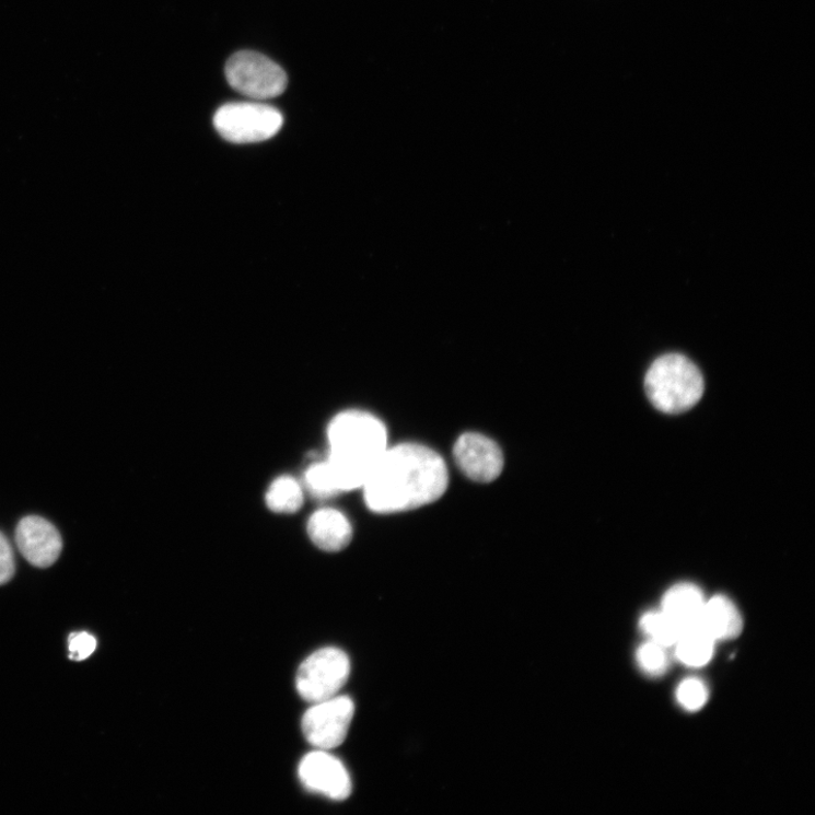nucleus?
Here are the masks:
<instances>
[{"label": "nucleus", "mask_w": 815, "mask_h": 815, "mask_svg": "<svg viewBox=\"0 0 815 815\" xmlns=\"http://www.w3.org/2000/svg\"><path fill=\"white\" fill-rule=\"evenodd\" d=\"M447 484V468L440 454L406 443L384 452L362 488L368 507L387 514L434 503Z\"/></svg>", "instance_id": "1"}, {"label": "nucleus", "mask_w": 815, "mask_h": 815, "mask_svg": "<svg viewBox=\"0 0 815 815\" xmlns=\"http://www.w3.org/2000/svg\"><path fill=\"white\" fill-rule=\"evenodd\" d=\"M299 775L308 791L335 801H345L352 792L351 778L346 767L324 749H316L305 756Z\"/></svg>", "instance_id": "8"}, {"label": "nucleus", "mask_w": 815, "mask_h": 815, "mask_svg": "<svg viewBox=\"0 0 815 815\" xmlns=\"http://www.w3.org/2000/svg\"><path fill=\"white\" fill-rule=\"evenodd\" d=\"M213 125L228 142L248 144L264 142L278 135L283 117L278 109L268 105L236 103L219 108Z\"/></svg>", "instance_id": "4"}, {"label": "nucleus", "mask_w": 815, "mask_h": 815, "mask_svg": "<svg viewBox=\"0 0 815 815\" xmlns=\"http://www.w3.org/2000/svg\"><path fill=\"white\" fill-rule=\"evenodd\" d=\"M15 573V560L12 546L0 533V585L8 583Z\"/></svg>", "instance_id": "21"}, {"label": "nucleus", "mask_w": 815, "mask_h": 815, "mask_svg": "<svg viewBox=\"0 0 815 815\" xmlns=\"http://www.w3.org/2000/svg\"><path fill=\"white\" fill-rule=\"evenodd\" d=\"M645 394L659 410L680 414L695 407L705 391L703 376L688 357L667 353L645 375Z\"/></svg>", "instance_id": "3"}, {"label": "nucleus", "mask_w": 815, "mask_h": 815, "mask_svg": "<svg viewBox=\"0 0 815 815\" xmlns=\"http://www.w3.org/2000/svg\"><path fill=\"white\" fill-rule=\"evenodd\" d=\"M706 598L698 585L689 582L675 584L665 594L662 610L684 632L699 629Z\"/></svg>", "instance_id": "11"}, {"label": "nucleus", "mask_w": 815, "mask_h": 815, "mask_svg": "<svg viewBox=\"0 0 815 815\" xmlns=\"http://www.w3.org/2000/svg\"><path fill=\"white\" fill-rule=\"evenodd\" d=\"M350 661L338 648L314 652L300 667L296 688L307 702L316 703L338 696L350 675Z\"/></svg>", "instance_id": "6"}, {"label": "nucleus", "mask_w": 815, "mask_h": 815, "mask_svg": "<svg viewBox=\"0 0 815 815\" xmlns=\"http://www.w3.org/2000/svg\"><path fill=\"white\" fill-rule=\"evenodd\" d=\"M666 649L651 640L643 643L637 652V660L640 667L645 673L654 676L665 673L670 665Z\"/></svg>", "instance_id": "18"}, {"label": "nucleus", "mask_w": 815, "mask_h": 815, "mask_svg": "<svg viewBox=\"0 0 815 815\" xmlns=\"http://www.w3.org/2000/svg\"><path fill=\"white\" fill-rule=\"evenodd\" d=\"M640 628L651 641L665 648L676 644L682 631L663 612H649L641 617Z\"/></svg>", "instance_id": "16"}, {"label": "nucleus", "mask_w": 815, "mask_h": 815, "mask_svg": "<svg viewBox=\"0 0 815 815\" xmlns=\"http://www.w3.org/2000/svg\"><path fill=\"white\" fill-rule=\"evenodd\" d=\"M331 469L340 493L362 488L387 450L383 422L364 411L338 415L329 428Z\"/></svg>", "instance_id": "2"}, {"label": "nucleus", "mask_w": 815, "mask_h": 815, "mask_svg": "<svg viewBox=\"0 0 815 815\" xmlns=\"http://www.w3.org/2000/svg\"><path fill=\"white\" fill-rule=\"evenodd\" d=\"M15 539L25 560L40 569L55 564L62 550V539L57 528L38 515H28L20 521Z\"/></svg>", "instance_id": "10"}, {"label": "nucleus", "mask_w": 815, "mask_h": 815, "mask_svg": "<svg viewBox=\"0 0 815 815\" xmlns=\"http://www.w3.org/2000/svg\"><path fill=\"white\" fill-rule=\"evenodd\" d=\"M310 491L317 498L326 499L340 493L328 463L312 466L306 473Z\"/></svg>", "instance_id": "17"}, {"label": "nucleus", "mask_w": 815, "mask_h": 815, "mask_svg": "<svg viewBox=\"0 0 815 815\" xmlns=\"http://www.w3.org/2000/svg\"><path fill=\"white\" fill-rule=\"evenodd\" d=\"M714 643L700 628L684 632L675 644L676 657L684 665L702 667L711 661Z\"/></svg>", "instance_id": "14"}, {"label": "nucleus", "mask_w": 815, "mask_h": 815, "mask_svg": "<svg viewBox=\"0 0 815 815\" xmlns=\"http://www.w3.org/2000/svg\"><path fill=\"white\" fill-rule=\"evenodd\" d=\"M225 78L240 93L256 101L272 100L288 85V77L277 62L263 54L240 51L225 63Z\"/></svg>", "instance_id": "5"}, {"label": "nucleus", "mask_w": 815, "mask_h": 815, "mask_svg": "<svg viewBox=\"0 0 815 815\" xmlns=\"http://www.w3.org/2000/svg\"><path fill=\"white\" fill-rule=\"evenodd\" d=\"M95 648V638L86 632L73 633L69 639L70 659L74 662L88 660Z\"/></svg>", "instance_id": "20"}, {"label": "nucleus", "mask_w": 815, "mask_h": 815, "mask_svg": "<svg viewBox=\"0 0 815 815\" xmlns=\"http://www.w3.org/2000/svg\"><path fill=\"white\" fill-rule=\"evenodd\" d=\"M268 508L276 513H295L304 502L301 485L291 477H280L272 482L266 497Z\"/></svg>", "instance_id": "15"}, {"label": "nucleus", "mask_w": 815, "mask_h": 815, "mask_svg": "<svg viewBox=\"0 0 815 815\" xmlns=\"http://www.w3.org/2000/svg\"><path fill=\"white\" fill-rule=\"evenodd\" d=\"M676 697L683 708L689 711H697L706 705L708 689L702 680L688 678L679 684Z\"/></svg>", "instance_id": "19"}, {"label": "nucleus", "mask_w": 815, "mask_h": 815, "mask_svg": "<svg viewBox=\"0 0 815 815\" xmlns=\"http://www.w3.org/2000/svg\"><path fill=\"white\" fill-rule=\"evenodd\" d=\"M700 629L714 641L732 640L742 633L743 618L729 597L717 595L706 601Z\"/></svg>", "instance_id": "13"}, {"label": "nucleus", "mask_w": 815, "mask_h": 815, "mask_svg": "<svg viewBox=\"0 0 815 815\" xmlns=\"http://www.w3.org/2000/svg\"><path fill=\"white\" fill-rule=\"evenodd\" d=\"M456 465L471 480L491 482L503 470L504 458L500 446L481 434L466 433L455 442Z\"/></svg>", "instance_id": "9"}, {"label": "nucleus", "mask_w": 815, "mask_h": 815, "mask_svg": "<svg viewBox=\"0 0 815 815\" xmlns=\"http://www.w3.org/2000/svg\"><path fill=\"white\" fill-rule=\"evenodd\" d=\"M353 714L354 705L348 697L313 703L303 717L304 736L317 749L329 752L345 742Z\"/></svg>", "instance_id": "7"}, {"label": "nucleus", "mask_w": 815, "mask_h": 815, "mask_svg": "<svg viewBox=\"0 0 815 815\" xmlns=\"http://www.w3.org/2000/svg\"><path fill=\"white\" fill-rule=\"evenodd\" d=\"M307 531L311 540L325 551H340L352 539L349 520L335 509L316 511L308 521Z\"/></svg>", "instance_id": "12"}]
</instances>
